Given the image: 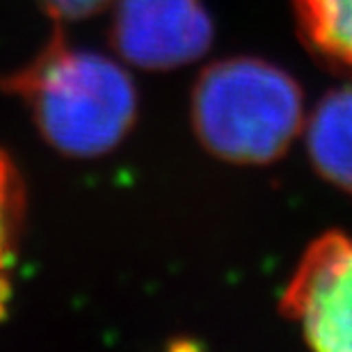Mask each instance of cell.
Segmentation results:
<instances>
[{
    "instance_id": "1",
    "label": "cell",
    "mask_w": 352,
    "mask_h": 352,
    "mask_svg": "<svg viewBox=\"0 0 352 352\" xmlns=\"http://www.w3.org/2000/svg\"><path fill=\"white\" fill-rule=\"evenodd\" d=\"M55 151L96 158L122 144L138 117V89L119 62L53 37L7 80Z\"/></svg>"
},
{
    "instance_id": "2",
    "label": "cell",
    "mask_w": 352,
    "mask_h": 352,
    "mask_svg": "<svg viewBox=\"0 0 352 352\" xmlns=\"http://www.w3.org/2000/svg\"><path fill=\"white\" fill-rule=\"evenodd\" d=\"M192 129L213 156L265 165L284 156L305 126V98L291 74L258 58L208 65L192 89Z\"/></svg>"
},
{
    "instance_id": "3",
    "label": "cell",
    "mask_w": 352,
    "mask_h": 352,
    "mask_svg": "<svg viewBox=\"0 0 352 352\" xmlns=\"http://www.w3.org/2000/svg\"><path fill=\"white\" fill-rule=\"evenodd\" d=\"M281 311L320 352H352V238L329 231L309 245L288 281Z\"/></svg>"
},
{
    "instance_id": "4",
    "label": "cell",
    "mask_w": 352,
    "mask_h": 352,
    "mask_svg": "<svg viewBox=\"0 0 352 352\" xmlns=\"http://www.w3.org/2000/svg\"><path fill=\"white\" fill-rule=\"evenodd\" d=\"M110 41L129 65L167 72L208 53L213 21L199 0H115Z\"/></svg>"
},
{
    "instance_id": "5",
    "label": "cell",
    "mask_w": 352,
    "mask_h": 352,
    "mask_svg": "<svg viewBox=\"0 0 352 352\" xmlns=\"http://www.w3.org/2000/svg\"><path fill=\"white\" fill-rule=\"evenodd\" d=\"M307 151L314 170L352 192V85L327 91L307 122Z\"/></svg>"
},
{
    "instance_id": "6",
    "label": "cell",
    "mask_w": 352,
    "mask_h": 352,
    "mask_svg": "<svg viewBox=\"0 0 352 352\" xmlns=\"http://www.w3.org/2000/svg\"><path fill=\"white\" fill-rule=\"evenodd\" d=\"M295 10L314 51L352 69V0H295Z\"/></svg>"
},
{
    "instance_id": "7",
    "label": "cell",
    "mask_w": 352,
    "mask_h": 352,
    "mask_svg": "<svg viewBox=\"0 0 352 352\" xmlns=\"http://www.w3.org/2000/svg\"><path fill=\"white\" fill-rule=\"evenodd\" d=\"M21 220H23V186L16 167L0 151V318L12 300V267L16 256Z\"/></svg>"
},
{
    "instance_id": "8",
    "label": "cell",
    "mask_w": 352,
    "mask_h": 352,
    "mask_svg": "<svg viewBox=\"0 0 352 352\" xmlns=\"http://www.w3.org/2000/svg\"><path fill=\"white\" fill-rule=\"evenodd\" d=\"M44 10L58 21H76L101 12L115 0H39Z\"/></svg>"
}]
</instances>
